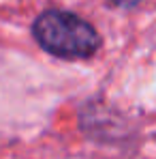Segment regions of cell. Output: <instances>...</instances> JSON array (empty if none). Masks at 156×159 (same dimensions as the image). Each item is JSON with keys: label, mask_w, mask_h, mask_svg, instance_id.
<instances>
[{"label": "cell", "mask_w": 156, "mask_h": 159, "mask_svg": "<svg viewBox=\"0 0 156 159\" xmlns=\"http://www.w3.org/2000/svg\"><path fill=\"white\" fill-rule=\"evenodd\" d=\"M32 34L47 54L64 60L90 58L101 48L96 28L77 13L62 9L43 11L32 24Z\"/></svg>", "instance_id": "6da1fadb"}, {"label": "cell", "mask_w": 156, "mask_h": 159, "mask_svg": "<svg viewBox=\"0 0 156 159\" xmlns=\"http://www.w3.org/2000/svg\"><path fill=\"white\" fill-rule=\"evenodd\" d=\"M113 7H122V9H130V7H137L139 0H109Z\"/></svg>", "instance_id": "7a4b0ae2"}]
</instances>
